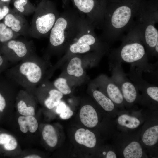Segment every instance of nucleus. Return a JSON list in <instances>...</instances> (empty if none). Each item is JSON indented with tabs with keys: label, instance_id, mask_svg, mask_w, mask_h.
Wrapping results in <instances>:
<instances>
[{
	"label": "nucleus",
	"instance_id": "obj_2",
	"mask_svg": "<svg viewBox=\"0 0 158 158\" xmlns=\"http://www.w3.org/2000/svg\"><path fill=\"white\" fill-rule=\"evenodd\" d=\"M128 31L127 34L121 39L122 43L120 46L110 49V65L126 63L143 72H154L155 66L149 63L148 57L141 36L133 23Z\"/></svg>",
	"mask_w": 158,
	"mask_h": 158
},
{
	"label": "nucleus",
	"instance_id": "obj_20",
	"mask_svg": "<svg viewBox=\"0 0 158 158\" xmlns=\"http://www.w3.org/2000/svg\"><path fill=\"white\" fill-rule=\"evenodd\" d=\"M75 138L78 143L90 148L96 145V139L95 134L87 129L83 128L78 129L75 133Z\"/></svg>",
	"mask_w": 158,
	"mask_h": 158
},
{
	"label": "nucleus",
	"instance_id": "obj_27",
	"mask_svg": "<svg viewBox=\"0 0 158 158\" xmlns=\"http://www.w3.org/2000/svg\"><path fill=\"white\" fill-rule=\"evenodd\" d=\"M20 35L13 31L3 23H0V42L4 44L8 41L17 38Z\"/></svg>",
	"mask_w": 158,
	"mask_h": 158
},
{
	"label": "nucleus",
	"instance_id": "obj_9",
	"mask_svg": "<svg viewBox=\"0 0 158 158\" xmlns=\"http://www.w3.org/2000/svg\"><path fill=\"white\" fill-rule=\"evenodd\" d=\"M80 14L85 16L95 28L101 29L107 0H70Z\"/></svg>",
	"mask_w": 158,
	"mask_h": 158
},
{
	"label": "nucleus",
	"instance_id": "obj_3",
	"mask_svg": "<svg viewBox=\"0 0 158 158\" xmlns=\"http://www.w3.org/2000/svg\"><path fill=\"white\" fill-rule=\"evenodd\" d=\"M81 15L75 8L67 6L59 14L49 35L46 57L68 48L78 32Z\"/></svg>",
	"mask_w": 158,
	"mask_h": 158
},
{
	"label": "nucleus",
	"instance_id": "obj_1",
	"mask_svg": "<svg viewBox=\"0 0 158 158\" xmlns=\"http://www.w3.org/2000/svg\"><path fill=\"white\" fill-rule=\"evenodd\" d=\"M143 0H107L99 37L110 46L121 40L133 24Z\"/></svg>",
	"mask_w": 158,
	"mask_h": 158
},
{
	"label": "nucleus",
	"instance_id": "obj_19",
	"mask_svg": "<svg viewBox=\"0 0 158 158\" xmlns=\"http://www.w3.org/2000/svg\"><path fill=\"white\" fill-rule=\"evenodd\" d=\"M79 116L81 122L87 127H94L98 123L97 114L91 105H86L82 107L80 111Z\"/></svg>",
	"mask_w": 158,
	"mask_h": 158
},
{
	"label": "nucleus",
	"instance_id": "obj_23",
	"mask_svg": "<svg viewBox=\"0 0 158 158\" xmlns=\"http://www.w3.org/2000/svg\"><path fill=\"white\" fill-rule=\"evenodd\" d=\"M92 90V95L97 103L105 111H112L114 109V102L101 91L96 89Z\"/></svg>",
	"mask_w": 158,
	"mask_h": 158
},
{
	"label": "nucleus",
	"instance_id": "obj_7",
	"mask_svg": "<svg viewBox=\"0 0 158 158\" xmlns=\"http://www.w3.org/2000/svg\"><path fill=\"white\" fill-rule=\"evenodd\" d=\"M59 14L53 2L41 0L36 7L29 36L37 39L47 37Z\"/></svg>",
	"mask_w": 158,
	"mask_h": 158
},
{
	"label": "nucleus",
	"instance_id": "obj_31",
	"mask_svg": "<svg viewBox=\"0 0 158 158\" xmlns=\"http://www.w3.org/2000/svg\"><path fill=\"white\" fill-rule=\"evenodd\" d=\"M59 114L60 116L62 119L66 120L70 118L73 116V112L70 107L67 105L66 108Z\"/></svg>",
	"mask_w": 158,
	"mask_h": 158
},
{
	"label": "nucleus",
	"instance_id": "obj_16",
	"mask_svg": "<svg viewBox=\"0 0 158 158\" xmlns=\"http://www.w3.org/2000/svg\"><path fill=\"white\" fill-rule=\"evenodd\" d=\"M22 151L18 141L11 132L0 130V155L17 158Z\"/></svg>",
	"mask_w": 158,
	"mask_h": 158
},
{
	"label": "nucleus",
	"instance_id": "obj_12",
	"mask_svg": "<svg viewBox=\"0 0 158 158\" xmlns=\"http://www.w3.org/2000/svg\"><path fill=\"white\" fill-rule=\"evenodd\" d=\"M0 90V121L8 122L15 111V104L19 86L8 77Z\"/></svg>",
	"mask_w": 158,
	"mask_h": 158
},
{
	"label": "nucleus",
	"instance_id": "obj_22",
	"mask_svg": "<svg viewBox=\"0 0 158 158\" xmlns=\"http://www.w3.org/2000/svg\"><path fill=\"white\" fill-rule=\"evenodd\" d=\"M68 74L70 76L79 78L83 74L82 60L78 56L74 55L71 59L67 68Z\"/></svg>",
	"mask_w": 158,
	"mask_h": 158
},
{
	"label": "nucleus",
	"instance_id": "obj_5",
	"mask_svg": "<svg viewBox=\"0 0 158 158\" xmlns=\"http://www.w3.org/2000/svg\"><path fill=\"white\" fill-rule=\"evenodd\" d=\"M133 23L141 36L148 57L158 55V0H143Z\"/></svg>",
	"mask_w": 158,
	"mask_h": 158
},
{
	"label": "nucleus",
	"instance_id": "obj_26",
	"mask_svg": "<svg viewBox=\"0 0 158 158\" xmlns=\"http://www.w3.org/2000/svg\"><path fill=\"white\" fill-rule=\"evenodd\" d=\"M158 140V126L150 127L144 133L142 137L143 142L148 146L155 145Z\"/></svg>",
	"mask_w": 158,
	"mask_h": 158
},
{
	"label": "nucleus",
	"instance_id": "obj_10",
	"mask_svg": "<svg viewBox=\"0 0 158 158\" xmlns=\"http://www.w3.org/2000/svg\"><path fill=\"white\" fill-rule=\"evenodd\" d=\"M3 50L6 58L13 65L35 53L36 51L32 41L17 38L11 40L4 44Z\"/></svg>",
	"mask_w": 158,
	"mask_h": 158
},
{
	"label": "nucleus",
	"instance_id": "obj_24",
	"mask_svg": "<svg viewBox=\"0 0 158 158\" xmlns=\"http://www.w3.org/2000/svg\"><path fill=\"white\" fill-rule=\"evenodd\" d=\"M14 8L23 16L34 13L36 7L29 0H13Z\"/></svg>",
	"mask_w": 158,
	"mask_h": 158
},
{
	"label": "nucleus",
	"instance_id": "obj_18",
	"mask_svg": "<svg viewBox=\"0 0 158 158\" xmlns=\"http://www.w3.org/2000/svg\"><path fill=\"white\" fill-rule=\"evenodd\" d=\"M96 85L104 90L107 96L114 104H122L124 99L122 93L118 86L111 78L105 75H102L97 78Z\"/></svg>",
	"mask_w": 158,
	"mask_h": 158
},
{
	"label": "nucleus",
	"instance_id": "obj_6",
	"mask_svg": "<svg viewBox=\"0 0 158 158\" xmlns=\"http://www.w3.org/2000/svg\"><path fill=\"white\" fill-rule=\"evenodd\" d=\"M95 29L85 16L82 14L78 32L68 48L67 54L85 53L91 50L109 53L110 46L97 36Z\"/></svg>",
	"mask_w": 158,
	"mask_h": 158
},
{
	"label": "nucleus",
	"instance_id": "obj_14",
	"mask_svg": "<svg viewBox=\"0 0 158 158\" xmlns=\"http://www.w3.org/2000/svg\"><path fill=\"white\" fill-rule=\"evenodd\" d=\"M38 103L34 94L22 88L19 90L17 95L15 110L21 115L36 117Z\"/></svg>",
	"mask_w": 158,
	"mask_h": 158
},
{
	"label": "nucleus",
	"instance_id": "obj_33",
	"mask_svg": "<svg viewBox=\"0 0 158 158\" xmlns=\"http://www.w3.org/2000/svg\"><path fill=\"white\" fill-rule=\"evenodd\" d=\"M66 106L64 102H60L58 105L56 106L57 107L56 109V113L58 114H60L66 108Z\"/></svg>",
	"mask_w": 158,
	"mask_h": 158
},
{
	"label": "nucleus",
	"instance_id": "obj_21",
	"mask_svg": "<svg viewBox=\"0 0 158 158\" xmlns=\"http://www.w3.org/2000/svg\"><path fill=\"white\" fill-rule=\"evenodd\" d=\"M41 138L47 145L50 147H54L58 142V136L55 127L50 124H47L42 129L39 128Z\"/></svg>",
	"mask_w": 158,
	"mask_h": 158
},
{
	"label": "nucleus",
	"instance_id": "obj_8",
	"mask_svg": "<svg viewBox=\"0 0 158 158\" xmlns=\"http://www.w3.org/2000/svg\"><path fill=\"white\" fill-rule=\"evenodd\" d=\"M7 122L21 145L29 148L36 144L40 133L37 117L21 115L15 111Z\"/></svg>",
	"mask_w": 158,
	"mask_h": 158
},
{
	"label": "nucleus",
	"instance_id": "obj_15",
	"mask_svg": "<svg viewBox=\"0 0 158 158\" xmlns=\"http://www.w3.org/2000/svg\"><path fill=\"white\" fill-rule=\"evenodd\" d=\"M143 71L135 67L131 66L127 74L138 90L142 91L145 96L156 102H158V87L150 84L144 80L142 76Z\"/></svg>",
	"mask_w": 158,
	"mask_h": 158
},
{
	"label": "nucleus",
	"instance_id": "obj_11",
	"mask_svg": "<svg viewBox=\"0 0 158 158\" xmlns=\"http://www.w3.org/2000/svg\"><path fill=\"white\" fill-rule=\"evenodd\" d=\"M121 65V63L110 65L112 73L111 78L120 89L123 97L124 102L127 104H132L137 100L138 89L128 78Z\"/></svg>",
	"mask_w": 158,
	"mask_h": 158
},
{
	"label": "nucleus",
	"instance_id": "obj_4",
	"mask_svg": "<svg viewBox=\"0 0 158 158\" xmlns=\"http://www.w3.org/2000/svg\"><path fill=\"white\" fill-rule=\"evenodd\" d=\"M45 60L36 52L8 70V77L23 89L34 94L36 87L44 79L47 66Z\"/></svg>",
	"mask_w": 158,
	"mask_h": 158
},
{
	"label": "nucleus",
	"instance_id": "obj_25",
	"mask_svg": "<svg viewBox=\"0 0 158 158\" xmlns=\"http://www.w3.org/2000/svg\"><path fill=\"white\" fill-rule=\"evenodd\" d=\"M142 154L141 145L136 141L130 142L125 148L123 151V155L125 158H140Z\"/></svg>",
	"mask_w": 158,
	"mask_h": 158
},
{
	"label": "nucleus",
	"instance_id": "obj_34",
	"mask_svg": "<svg viewBox=\"0 0 158 158\" xmlns=\"http://www.w3.org/2000/svg\"><path fill=\"white\" fill-rule=\"evenodd\" d=\"M7 60H4V58L0 55V68H1L2 66L8 65V62Z\"/></svg>",
	"mask_w": 158,
	"mask_h": 158
},
{
	"label": "nucleus",
	"instance_id": "obj_29",
	"mask_svg": "<svg viewBox=\"0 0 158 158\" xmlns=\"http://www.w3.org/2000/svg\"><path fill=\"white\" fill-rule=\"evenodd\" d=\"M54 87L64 95L70 94L71 90L65 78L60 77L56 79L52 84Z\"/></svg>",
	"mask_w": 158,
	"mask_h": 158
},
{
	"label": "nucleus",
	"instance_id": "obj_35",
	"mask_svg": "<svg viewBox=\"0 0 158 158\" xmlns=\"http://www.w3.org/2000/svg\"><path fill=\"white\" fill-rule=\"evenodd\" d=\"M106 158H116L117 157L115 153L112 151H109L107 154Z\"/></svg>",
	"mask_w": 158,
	"mask_h": 158
},
{
	"label": "nucleus",
	"instance_id": "obj_17",
	"mask_svg": "<svg viewBox=\"0 0 158 158\" xmlns=\"http://www.w3.org/2000/svg\"><path fill=\"white\" fill-rule=\"evenodd\" d=\"M4 23L20 35L29 36L30 26L24 16L14 8L10 10L4 17Z\"/></svg>",
	"mask_w": 158,
	"mask_h": 158
},
{
	"label": "nucleus",
	"instance_id": "obj_36",
	"mask_svg": "<svg viewBox=\"0 0 158 158\" xmlns=\"http://www.w3.org/2000/svg\"><path fill=\"white\" fill-rule=\"evenodd\" d=\"M11 0H0V4L8 5Z\"/></svg>",
	"mask_w": 158,
	"mask_h": 158
},
{
	"label": "nucleus",
	"instance_id": "obj_13",
	"mask_svg": "<svg viewBox=\"0 0 158 158\" xmlns=\"http://www.w3.org/2000/svg\"><path fill=\"white\" fill-rule=\"evenodd\" d=\"M35 92L46 95L34 94L38 102L44 105L49 109H51L57 106L63 97V94L47 80L43 81L36 87Z\"/></svg>",
	"mask_w": 158,
	"mask_h": 158
},
{
	"label": "nucleus",
	"instance_id": "obj_28",
	"mask_svg": "<svg viewBox=\"0 0 158 158\" xmlns=\"http://www.w3.org/2000/svg\"><path fill=\"white\" fill-rule=\"evenodd\" d=\"M118 122L120 125L130 129L135 128L140 124V121L138 119L125 114L119 117Z\"/></svg>",
	"mask_w": 158,
	"mask_h": 158
},
{
	"label": "nucleus",
	"instance_id": "obj_30",
	"mask_svg": "<svg viewBox=\"0 0 158 158\" xmlns=\"http://www.w3.org/2000/svg\"><path fill=\"white\" fill-rule=\"evenodd\" d=\"M41 158L42 156L37 150L26 149L23 150L21 154L17 158Z\"/></svg>",
	"mask_w": 158,
	"mask_h": 158
},
{
	"label": "nucleus",
	"instance_id": "obj_32",
	"mask_svg": "<svg viewBox=\"0 0 158 158\" xmlns=\"http://www.w3.org/2000/svg\"><path fill=\"white\" fill-rule=\"evenodd\" d=\"M10 10L8 5L0 4V20L4 18Z\"/></svg>",
	"mask_w": 158,
	"mask_h": 158
}]
</instances>
